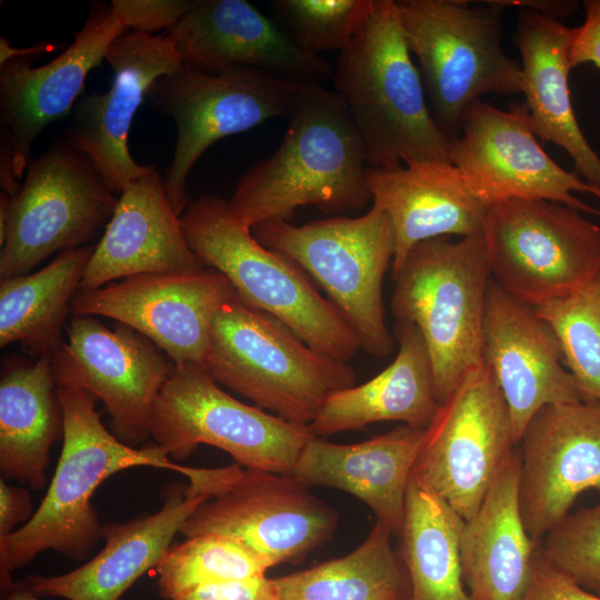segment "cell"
<instances>
[{
	"label": "cell",
	"instance_id": "obj_1",
	"mask_svg": "<svg viewBox=\"0 0 600 600\" xmlns=\"http://www.w3.org/2000/svg\"><path fill=\"white\" fill-rule=\"evenodd\" d=\"M279 148L238 180L230 204L250 229L290 221L304 206L326 213L363 209L371 193L362 141L334 91L304 84Z\"/></svg>",
	"mask_w": 600,
	"mask_h": 600
},
{
	"label": "cell",
	"instance_id": "obj_2",
	"mask_svg": "<svg viewBox=\"0 0 600 600\" xmlns=\"http://www.w3.org/2000/svg\"><path fill=\"white\" fill-rule=\"evenodd\" d=\"M334 92L364 147L368 167L450 162L451 141L434 121L397 1L372 0L333 66Z\"/></svg>",
	"mask_w": 600,
	"mask_h": 600
},
{
	"label": "cell",
	"instance_id": "obj_3",
	"mask_svg": "<svg viewBox=\"0 0 600 600\" xmlns=\"http://www.w3.org/2000/svg\"><path fill=\"white\" fill-rule=\"evenodd\" d=\"M63 412L61 454L47 493L32 518L12 533L0 537L1 587L14 582L10 573L44 550L86 560L102 538L103 524L91 502L98 486L132 467H154L183 473L154 443L131 447L109 432L86 390L57 386Z\"/></svg>",
	"mask_w": 600,
	"mask_h": 600
},
{
	"label": "cell",
	"instance_id": "obj_4",
	"mask_svg": "<svg viewBox=\"0 0 600 600\" xmlns=\"http://www.w3.org/2000/svg\"><path fill=\"white\" fill-rule=\"evenodd\" d=\"M191 251L222 273L247 304L282 321L310 348L347 362L360 340L336 306L287 256L262 246L233 211L230 201L203 194L180 214Z\"/></svg>",
	"mask_w": 600,
	"mask_h": 600
},
{
	"label": "cell",
	"instance_id": "obj_5",
	"mask_svg": "<svg viewBox=\"0 0 600 600\" xmlns=\"http://www.w3.org/2000/svg\"><path fill=\"white\" fill-rule=\"evenodd\" d=\"M204 370L257 407L307 427L330 396L356 384L347 362L317 352L238 293L214 316Z\"/></svg>",
	"mask_w": 600,
	"mask_h": 600
},
{
	"label": "cell",
	"instance_id": "obj_6",
	"mask_svg": "<svg viewBox=\"0 0 600 600\" xmlns=\"http://www.w3.org/2000/svg\"><path fill=\"white\" fill-rule=\"evenodd\" d=\"M396 321L417 326L433 368L439 404L480 366L491 271L483 232L417 243L392 276Z\"/></svg>",
	"mask_w": 600,
	"mask_h": 600
},
{
	"label": "cell",
	"instance_id": "obj_7",
	"mask_svg": "<svg viewBox=\"0 0 600 600\" xmlns=\"http://www.w3.org/2000/svg\"><path fill=\"white\" fill-rule=\"evenodd\" d=\"M468 0H399L400 23L420 66L434 121L451 141L481 96L522 92L521 62L501 46V12Z\"/></svg>",
	"mask_w": 600,
	"mask_h": 600
},
{
	"label": "cell",
	"instance_id": "obj_8",
	"mask_svg": "<svg viewBox=\"0 0 600 600\" xmlns=\"http://www.w3.org/2000/svg\"><path fill=\"white\" fill-rule=\"evenodd\" d=\"M187 491L208 497L180 532L220 534L252 550L270 569L299 563L329 541L338 527L333 508L291 476L251 470L234 462L220 468L187 467Z\"/></svg>",
	"mask_w": 600,
	"mask_h": 600
},
{
	"label": "cell",
	"instance_id": "obj_9",
	"mask_svg": "<svg viewBox=\"0 0 600 600\" xmlns=\"http://www.w3.org/2000/svg\"><path fill=\"white\" fill-rule=\"evenodd\" d=\"M253 237L313 279L377 357L394 349L384 321L383 277L392 266L396 234L388 212L377 204L357 218L337 216L294 226L271 220L251 228Z\"/></svg>",
	"mask_w": 600,
	"mask_h": 600
},
{
	"label": "cell",
	"instance_id": "obj_10",
	"mask_svg": "<svg viewBox=\"0 0 600 600\" xmlns=\"http://www.w3.org/2000/svg\"><path fill=\"white\" fill-rule=\"evenodd\" d=\"M312 437L307 426L234 399L193 364H174L151 414L153 443L170 459L184 460L210 444L247 469L283 476H291Z\"/></svg>",
	"mask_w": 600,
	"mask_h": 600
},
{
	"label": "cell",
	"instance_id": "obj_11",
	"mask_svg": "<svg viewBox=\"0 0 600 600\" xmlns=\"http://www.w3.org/2000/svg\"><path fill=\"white\" fill-rule=\"evenodd\" d=\"M304 84L252 67L210 73L184 63L160 76L147 97L173 118L177 141L163 181L167 197L180 216L190 202L187 178L216 141L248 131L271 118L288 119Z\"/></svg>",
	"mask_w": 600,
	"mask_h": 600
},
{
	"label": "cell",
	"instance_id": "obj_12",
	"mask_svg": "<svg viewBox=\"0 0 600 600\" xmlns=\"http://www.w3.org/2000/svg\"><path fill=\"white\" fill-rule=\"evenodd\" d=\"M483 236L491 278L536 307L600 273V227L548 200L508 199L488 207Z\"/></svg>",
	"mask_w": 600,
	"mask_h": 600
},
{
	"label": "cell",
	"instance_id": "obj_13",
	"mask_svg": "<svg viewBox=\"0 0 600 600\" xmlns=\"http://www.w3.org/2000/svg\"><path fill=\"white\" fill-rule=\"evenodd\" d=\"M116 194L93 163L62 139L31 160L11 197L0 280L28 274L38 263L82 247L112 217Z\"/></svg>",
	"mask_w": 600,
	"mask_h": 600
},
{
	"label": "cell",
	"instance_id": "obj_14",
	"mask_svg": "<svg viewBox=\"0 0 600 600\" xmlns=\"http://www.w3.org/2000/svg\"><path fill=\"white\" fill-rule=\"evenodd\" d=\"M517 446L508 404L482 361L424 429L412 474L469 520Z\"/></svg>",
	"mask_w": 600,
	"mask_h": 600
},
{
	"label": "cell",
	"instance_id": "obj_15",
	"mask_svg": "<svg viewBox=\"0 0 600 600\" xmlns=\"http://www.w3.org/2000/svg\"><path fill=\"white\" fill-rule=\"evenodd\" d=\"M450 161L471 193L490 207L508 199L548 200L600 218L573 192L600 200V188L558 164L538 142L523 103L501 110L481 99L464 111Z\"/></svg>",
	"mask_w": 600,
	"mask_h": 600
},
{
	"label": "cell",
	"instance_id": "obj_16",
	"mask_svg": "<svg viewBox=\"0 0 600 600\" xmlns=\"http://www.w3.org/2000/svg\"><path fill=\"white\" fill-rule=\"evenodd\" d=\"M68 341L50 356L57 386L88 391L101 400L113 434L137 447L151 438V414L174 363L134 329L107 328L93 316L74 314Z\"/></svg>",
	"mask_w": 600,
	"mask_h": 600
},
{
	"label": "cell",
	"instance_id": "obj_17",
	"mask_svg": "<svg viewBox=\"0 0 600 600\" xmlns=\"http://www.w3.org/2000/svg\"><path fill=\"white\" fill-rule=\"evenodd\" d=\"M234 296L231 282L207 267L137 274L96 290H79L71 311L114 319L147 337L176 366L204 369L214 316Z\"/></svg>",
	"mask_w": 600,
	"mask_h": 600
},
{
	"label": "cell",
	"instance_id": "obj_18",
	"mask_svg": "<svg viewBox=\"0 0 600 600\" xmlns=\"http://www.w3.org/2000/svg\"><path fill=\"white\" fill-rule=\"evenodd\" d=\"M519 502L528 534L541 542L584 491H600V402L547 404L518 442Z\"/></svg>",
	"mask_w": 600,
	"mask_h": 600
},
{
	"label": "cell",
	"instance_id": "obj_19",
	"mask_svg": "<svg viewBox=\"0 0 600 600\" xmlns=\"http://www.w3.org/2000/svg\"><path fill=\"white\" fill-rule=\"evenodd\" d=\"M104 59L114 73L110 89L77 101L62 140L93 163L113 193H121L132 181L156 170L154 164L134 161L129 131L151 84L182 61L169 37L136 31L117 38Z\"/></svg>",
	"mask_w": 600,
	"mask_h": 600
},
{
	"label": "cell",
	"instance_id": "obj_20",
	"mask_svg": "<svg viewBox=\"0 0 600 600\" xmlns=\"http://www.w3.org/2000/svg\"><path fill=\"white\" fill-rule=\"evenodd\" d=\"M126 30L110 4L93 1L72 43L57 58L37 68L29 59L0 66V120L10 133L18 180L31 161L39 133L73 109L89 72Z\"/></svg>",
	"mask_w": 600,
	"mask_h": 600
},
{
	"label": "cell",
	"instance_id": "obj_21",
	"mask_svg": "<svg viewBox=\"0 0 600 600\" xmlns=\"http://www.w3.org/2000/svg\"><path fill=\"white\" fill-rule=\"evenodd\" d=\"M166 36L182 63L204 72L252 67L301 84H322L333 74L327 59L301 50L246 0H193Z\"/></svg>",
	"mask_w": 600,
	"mask_h": 600
},
{
	"label": "cell",
	"instance_id": "obj_22",
	"mask_svg": "<svg viewBox=\"0 0 600 600\" xmlns=\"http://www.w3.org/2000/svg\"><path fill=\"white\" fill-rule=\"evenodd\" d=\"M482 334V359L508 404L517 443L542 407L582 401L550 326L492 278Z\"/></svg>",
	"mask_w": 600,
	"mask_h": 600
},
{
	"label": "cell",
	"instance_id": "obj_23",
	"mask_svg": "<svg viewBox=\"0 0 600 600\" xmlns=\"http://www.w3.org/2000/svg\"><path fill=\"white\" fill-rule=\"evenodd\" d=\"M207 268L191 251L157 169L120 193L102 238L87 263L79 290L99 289L143 273Z\"/></svg>",
	"mask_w": 600,
	"mask_h": 600
},
{
	"label": "cell",
	"instance_id": "obj_24",
	"mask_svg": "<svg viewBox=\"0 0 600 600\" xmlns=\"http://www.w3.org/2000/svg\"><path fill=\"white\" fill-rule=\"evenodd\" d=\"M424 429L400 424L368 440L340 444L312 437L291 477L313 486L346 491L363 501L391 534L400 536L409 480Z\"/></svg>",
	"mask_w": 600,
	"mask_h": 600
},
{
	"label": "cell",
	"instance_id": "obj_25",
	"mask_svg": "<svg viewBox=\"0 0 600 600\" xmlns=\"http://www.w3.org/2000/svg\"><path fill=\"white\" fill-rule=\"evenodd\" d=\"M206 494L173 488L157 512L123 523H106L104 547L83 566L59 576L29 574L23 586L38 596L66 600H119L147 571L156 569L173 537Z\"/></svg>",
	"mask_w": 600,
	"mask_h": 600
},
{
	"label": "cell",
	"instance_id": "obj_26",
	"mask_svg": "<svg viewBox=\"0 0 600 600\" xmlns=\"http://www.w3.org/2000/svg\"><path fill=\"white\" fill-rule=\"evenodd\" d=\"M367 184L374 204L393 224L396 252L392 276L419 242L483 232L488 207L469 190L450 162H422L393 169L367 168Z\"/></svg>",
	"mask_w": 600,
	"mask_h": 600
},
{
	"label": "cell",
	"instance_id": "obj_27",
	"mask_svg": "<svg viewBox=\"0 0 600 600\" xmlns=\"http://www.w3.org/2000/svg\"><path fill=\"white\" fill-rule=\"evenodd\" d=\"M573 28L536 11L521 9L512 43L521 57L522 92L531 128L562 148L577 172L600 188V157L583 134L571 101L569 49Z\"/></svg>",
	"mask_w": 600,
	"mask_h": 600
},
{
	"label": "cell",
	"instance_id": "obj_28",
	"mask_svg": "<svg viewBox=\"0 0 600 600\" xmlns=\"http://www.w3.org/2000/svg\"><path fill=\"white\" fill-rule=\"evenodd\" d=\"M518 446L477 512L464 521L461 564L471 600H520L539 541L527 532L519 502Z\"/></svg>",
	"mask_w": 600,
	"mask_h": 600
},
{
	"label": "cell",
	"instance_id": "obj_29",
	"mask_svg": "<svg viewBox=\"0 0 600 600\" xmlns=\"http://www.w3.org/2000/svg\"><path fill=\"white\" fill-rule=\"evenodd\" d=\"M393 338L399 346L394 360L369 381L330 396L308 426L312 436L324 438L378 421L418 429L430 424L440 404L426 341L407 321H396Z\"/></svg>",
	"mask_w": 600,
	"mask_h": 600
},
{
	"label": "cell",
	"instance_id": "obj_30",
	"mask_svg": "<svg viewBox=\"0 0 600 600\" xmlns=\"http://www.w3.org/2000/svg\"><path fill=\"white\" fill-rule=\"evenodd\" d=\"M63 437V412L50 356L34 362L11 358L0 380V471L29 484L47 483L53 443Z\"/></svg>",
	"mask_w": 600,
	"mask_h": 600
},
{
	"label": "cell",
	"instance_id": "obj_31",
	"mask_svg": "<svg viewBox=\"0 0 600 600\" xmlns=\"http://www.w3.org/2000/svg\"><path fill=\"white\" fill-rule=\"evenodd\" d=\"M464 521L411 473L398 551L409 579L408 600H471L461 564Z\"/></svg>",
	"mask_w": 600,
	"mask_h": 600
},
{
	"label": "cell",
	"instance_id": "obj_32",
	"mask_svg": "<svg viewBox=\"0 0 600 600\" xmlns=\"http://www.w3.org/2000/svg\"><path fill=\"white\" fill-rule=\"evenodd\" d=\"M94 246L64 250L33 273L0 280V347L20 342L31 356H51Z\"/></svg>",
	"mask_w": 600,
	"mask_h": 600
},
{
	"label": "cell",
	"instance_id": "obj_33",
	"mask_svg": "<svg viewBox=\"0 0 600 600\" xmlns=\"http://www.w3.org/2000/svg\"><path fill=\"white\" fill-rule=\"evenodd\" d=\"M382 523L350 553L273 578L277 600H408L404 564Z\"/></svg>",
	"mask_w": 600,
	"mask_h": 600
},
{
	"label": "cell",
	"instance_id": "obj_34",
	"mask_svg": "<svg viewBox=\"0 0 600 600\" xmlns=\"http://www.w3.org/2000/svg\"><path fill=\"white\" fill-rule=\"evenodd\" d=\"M533 308L552 329L581 400L600 402V273Z\"/></svg>",
	"mask_w": 600,
	"mask_h": 600
},
{
	"label": "cell",
	"instance_id": "obj_35",
	"mask_svg": "<svg viewBox=\"0 0 600 600\" xmlns=\"http://www.w3.org/2000/svg\"><path fill=\"white\" fill-rule=\"evenodd\" d=\"M268 569L243 543L226 536L200 534L171 544L154 570L160 594L173 600L203 584L264 577Z\"/></svg>",
	"mask_w": 600,
	"mask_h": 600
},
{
	"label": "cell",
	"instance_id": "obj_36",
	"mask_svg": "<svg viewBox=\"0 0 600 600\" xmlns=\"http://www.w3.org/2000/svg\"><path fill=\"white\" fill-rule=\"evenodd\" d=\"M372 0H274V22L301 50L341 51L363 24Z\"/></svg>",
	"mask_w": 600,
	"mask_h": 600
},
{
	"label": "cell",
	"instance_id": "obj_37",
	"mask_svg": "<svg viewBox=\"0 0 600 600\" xmlns=\"http://www.w3.org/2000/svg\"><path fill=\"white\" fill-rule=\"evenodd\" d=\"M541 548L580 587L600 597V501L569 513L546 534Z\"/></svg>",
	"mask_w": 600,
	"mask_h": 600
},
{
	"label": "cell",
	"instance_id": "obj_38",
	"mask_svg": "<svg viewBox=\"0 0 600 600\" xmlns=\"http://www.w3.org/2000/svg\"><path fill=\"white\" fill-rule=\"evenodd\" d=\"M193 4V0H111L112 11L126 27L136 32L152 34L168 30Z\"/></svg>",
	"mask_w": 600,
	"mask_h": 600
},
{
	"label": "cell",
	"instance_id": "obj_39",
	"mask_svg": "<svg viewBox=\"0 0 600 600\" xmlns=\"http://www.w3.org/2000/svg\"><path fill=\"white\" fill-rule=\"evenodd\" d=\"M520 600H600L554 564L538 543L527 589Z\"/></svg>",
	"mask_w": 600,
	"mask_h": 600
},
{
	"label": "cell",
	"instance_id": "obj_40",
	"mask_svg": "<svg viewBox=\"0 0 600 600\" xmlns=\"http://www.w3.org/2000/svg\"><path fill=\"white\" fill-rule=\"evenodd\" d=\"M173 600H277L273 580L264 577L203 584Z\"/></svg>",
	"mask_w": 600,
	"mask_h": 600
},
{
	"label": "cell",
	"instance_id": "obj_41",
	"mask_svg": "<svg viewBox=\"0 0 600 600\" xmlns=\"http://www.w3.org/2000/svg\"><path fill=\"white\" fill-rule=\"evenodd\" d=\"M584 21L573 28L569 49V64L573 69L592 63L600 70V0H584Z\"/></svg>",
	"mask_w": 600,
	"mask_h": 600
},
{
	"label": "cell",
	"instance_id": "obj_42",
	"mask_svg": "<svg viewBox=\"0 0 600 600\" xmlns=\"http://www.w3.org/2000/svg\"><path fill=\"white\" fill-rule=\"evenodd\" d=\"M32 502L29 491L0 480V537H6L32 518ZM21 526V527H22Z\"/></svg>",
	"mask_w": 600,
	"mask_h": 600
},
{
	"label": "cell",
	"instance_id": "obj_43",
	"mask_svg": "<svg viewBox=\"0 0 600 600\" xmlns=\"http://www.w3.org/2000/svg\"><path fill=\"white\" fill-rule=\"evenodd\" d=\"M490 4L503 11L509 7H517L536 11L544 17L560 20L573 14L579 2L574 0H487Z\"/></svg>",
	"mask_w": 600,
	"mask_h": 600
},
{
	"label": "cell",
	"instance_id": "obj_44",
	"mask_svg": "<svg viewBox=\"0 0 600 600\" xmlns=\"http://www.w3.org/2000/svg\"><path fill=\"white\" fill-rule=\"evenodd\" d=\"M0 184L2 191L13 197L20 189L14 173L13 152L9 130L1 126L0 139Z\"/></svg>",
	"mask_w": 600,
	"mask_h": 600
},
{
	"label": "cell",
	"instance_id": "obj_45",
	"mask_svg": "<svg viewBox=\"0 0 600 600\" xmlns=\"http://www.w3.org/2000/svg\"><path fill=\"white\" fill-rule=\"evenodd\" d=\"M53 50L50 42H39L27 48H14L7 38L0 37V66L14 59L31 60L39 54Z\"/></svg>",
	"mask_w": 600,
	"mask_h": 600
},
{
	"label": "cell",
	"instance_id": "obj_46",
	"mask_svg": "<svg viewBox=\"0 0 600 600\" xmlns=\"http://www.w3.org/2000/svg\"><path fill=\"white\" fill-rule=\"evenodd\" d=\"M11 196L1 191L0 193V246L4 243L7 234V226L9 220Z\"/></svg>",
	"mask_w": 600,
	"mask_h": 600
},
{
	"label": "cell",
	"instance_id": "obj_47",
	"mask_svg": "<svg viewBox=\"0 0 600 600\" xmlns=\"http://www.w3.org/2000/svg\"><path fill=\"white\" fill-rule=\"evenodd\" d=\"M6 591L7 596L3 600H44L27 589L22 582L13 583Z\"/></svg>",
	"mask_w": 600,
	"mask_h": 600
}]
</instances>
